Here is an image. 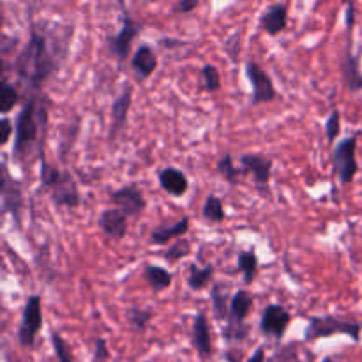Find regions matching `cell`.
<instances>
[{"label":"cell","instance_id":"cell-13","mask_svg":"<svg viewBox=\"0 0 362 362\" xmlns=\"http://www.w3.org/2000/svg\"><path fill=\"white\" fill-rule=\"evenodd\" d=\"M133 85H124L122 92L115 98L112 105V127H110V140H115L119 133H122L127 124V115H129L131 103H133Z\"/></svg>","mask_w":362,"mask_h":362},{"label":"cell","instance_id":"cell-15","mask_svg":"<svg viewBox=\"0 0 362 362\" xmlns=\"http://www.w3.org/2000/svg\"><path fill=\"white\" fill-rule=\"evenodd\" d=\"M286 25H288V6L286 4H271L260 14V27L269 35H279L285 30Z\"/></svg>","mask_w":362,"mask_h":362},{"label":"cell","instance_id":"cell-18","mask_svg":"<svg viewBox=\"0 0 362 362\" xmlns=\"http://www.w3.org/2000/svg\"><path fill=\"white\" fill-rule=\"evenodd\" d=\"M156 67H158V57L152 46L141 45L138 46L136 52L131 57V69L134 71L136 78L140 81H145L154 74Z\"/></svg>","mask_w":362,"mask_h":362},{"label":"cell","instance_id":"cell-29","mask_svg":"<svg viewBox=\"0 0 362 362\" xmlns=\"http://www.w3.org/2000/svg\"><path fill=\"white\" fill-rule=\"evenodd\" d=\"M251 327L246 324H235V322H226L223 325V338L228 343H240L250 338Z\"/></svg>","mask_w":362,"mask_h":362},{"label":"cell","instance_id":"cell-4","mask_svg":"<svg viewBox=\"0 0 362 362\" xmlns=\"http://www.w3.org/2000/svg\"><path fill=\"white\" fill-rule=\"evenodd\" d=\"M334 334H345L354 341L361 339V324L346 318L334 317V315H324V317H311L308 324L304 339L306 341H317L322 338H331Z\"/></svg>","mask_w":362,"mask_h":362},{"label":"cell","instance_id":"cell-24","mask_svg":"<svg viewBox=\"0 0 362 362\" xmlns=\"http://www.w3.org/2000/svg\"><path fill=\"white\" fill-rule=\"evenodd\" d=\"M237 267H239V272L243 274V281L246 285H251L258 272V255L255 253V250L240 251L239 257H237Z\"/></svg>","mask_w":362,"mask_h":362},{"label":"cell","instance_id":"cell-16","mask_svg":"<svg viewBox=\"0 0 362 362\" xmlns=\"http://www.w3.org/2000/svg\"><path fill=\"white\" fill-rule=\"evenodd\" d=\"M158 179L159 186H161L163 191H166L170 197L180 198L187 193V189H189V179H187V175L182 170L175 168V166H166V168L159 170Z\"/></svg>","mask_w":362,"mask_h":362},{"label":"cell","instance_id":"cell-40","mask_svg":"<svg viewBox=\"0 0 362 362\" xmlns=\"http://www.w3.org/2000/svg\"><path fill=\"white\" fill-rule=\"evenodd\" d=\"M354 14H356V9H354V4H349V6H346V16H345V20H346V32H352V28H354Z\"/></svg>","mask_w":362,"mask_h":362},{"label":"cell","instance_id":"cell-30","mask_svg":"<svg viewBox=\"0 0 362 362\" xmlns=\"http://www.w3.org/2000/svg\"><path fill=\"white\" fill-rule=\"evenodd\" d=\"M18 101H20V92H18L16 85L9 83V81L4 78V81H2V108H0V112L4 113V117H7V113H9L11 110L18 105Z\"/></svg>","mask_w":362,"mask_h":362},{"label":"cell","instance_id":"cell-39","mask_svg":"<svg viewBox=\"0 0 362 362\" xmlns=\"http://www.w3.org/2000/svg\"><path fill=\"white\" fill-rule=\"evenodd\" d=\"M186 42L180 41V39H168V37H163L161 41H159V46H163V48H180V46H184Z\"/></svg>","mask_w":362,"mask_h":362},{"label":"cell","instance_id":"cell-2","mask_svg":"<svg viewBox=\"0 0 362 362\" xmlns=\"http://www.w3.org/2000/svg\"><path fill=\"white\" fill-rule=\"evenodd\" d=\"M48 117V98L41 92H30L25 98L20 113L14 120L13 156L16 161L30 163L35 156H42Z\"/></svg>","mask_w":362,"mask_h":362},{"label":"cell","instance_id":"cell-31","mask_svg":"<svg viewBox=\"0 0 362 362\" xmlns=\"http://www.w3.org/2000/svg\"><path fill=\"white\" fill-rule=\"evenodd\" d=\"M202 80H204V88L207 92H218L221 88V74H219L218 67L212 64H205L200 71Z\"/></svg>","mask_w":362,"mask_h":362},{"label":"cell","instance_id":"cell-12","mask_svg":"<svg viewBox=\"0 0 362 362\" xmlns=\"http://www.w3.org/2000/svg\"><path fill=\"white\" fill-rule=\"evenodd\" d=\"M292 322V315L288 313L285 306L281 304H269L264 310L260 318V331L267 338H274L276 341H281Z\"/></svg>","mask_w":362,"mask_h":362},{"label":"cell","instance_id":"cell-33","mask_svg":"<svg viewBox=\"0 0 362 362\" xmlns=\"http://www.w3.org/2000/svg\"><path fill=\"white\" fill-rule=\"evenodd\" d=\"M49 341H52L53 352H55L57 361L59 362H73V352H71L69 345L66 343V339L59 334L57 331L49 332Z\"/></svg>","mask_w":362,"mask_h":362},{"label":"cell","instance_id":"cell-42","mask_svg":"<svg viewBox=\"0 0 362 362\" xmlns=\"http://www.w3.org/2000/svg\"><path fill=\"white\" fill-rule=\"evenodd\" d=\"M322 362H334V361H332V359H331V357H325V359H324V361H322Z\"/></svg>","mask_w":362,"mask_h":362},{"label":"cell","instance_id":"cell-3","mask_svg":"<svg viewBox=\"0 0 362 362\" xmlns=\"http://www.w3.org/2000/svg\"><path fill=\"white\" fill-rule=\"evenodd\" d=\"M41 182L49 191L53 204L59 209H76L81 204V194L78 184L71 172L59 170L41 158Z\"/></svg>","mask_w":362,"mask_h":362},{"label":"cell","instance_id":"cell-1","mask_svg":"<svg viewBox=\"0 0 362 362\" xmlns=\"http://www.w3.org/2000/svg\"><path fill=\"white\" fill-rule=\"evenodd\" d=\"M69 28L32 23L28 41L18 53L14 71L18 81L30 92L41 87L60 69L69 49Z\"/></svg>","mask_w":362,"mask_h":362},{"label":"cell","instance_id":"cell-36","mask_svg":"<svg viewBox=\"0 0 362 362\" xmlns=\"http://www.w3.org/2000/svg\"><path fill=\"white\" fill-rule=\"evenodd\" d=\"M237 39H239V32L230 35L228 41L225 42V49L232 55L233 60H237V55H239V42H237Z\"/></svg>","mask_w":362,"mask_h":362},{"label":"cell","instance_id":"cell-9","mask_svg":"<svg viewBox=\"0 0 362 362\" xmlns=\"http://www.w3.org/2000/svg\"><path fill=\"white\" fill-rule=\"evenodd\" d=\"M239 168L243 175H251L255 186L262 194H269V182L272 175V159L264 154H243L239 158Z\"/></svg>","mask_w":362,"mask_h":362},{"label":"cell","instance_id":"cell-27","mask_svg":"<svg viewBox=\"0 0 362 362\" xmlns=\"http://www.w3.org/2000/svg\"><path fill=\"white\" fill-rule=\"evenodd\" d=\"M152 317H154V313H152V310H148V308L131 306V308H127V311H126L127 322H129V325L136 332L147 331Z\"/></svg>","mask_w":362,"mask_h":362},{"label":"cell","instance_id":"cell-22","mask_svg":"<svg viewBox=\"0 0 362 362\" xmlns=\"http://www.w3.org/2000/svg\"><path fill=\"white\" fill-rule=\"evenodd\" d=\"M144 279L151 285V288L156 293H159L170 288V285L173 281V274L170 271H166L165 267H161V265L147 264L144 269Z\"/></svg>","mask_w":362,"mask_h":362},{"label":"cell","instance_id":"cell-6","mask_svg":"<svg viewBox=\"0 0 362 362\" xmlns=\"http://www.w3.org/2000/svg\"><path fill=\"white\" fill-rule=\"evenodd\" d=\"M357 136H349L339 141L332 152V166L338 175L339 182L343 186L350 184L354 177L359 172V163H357Z\"/></svg>","mask_w":362,"mask_h":362},{"label":"cell","instance_id":"cell-41","mask_svg":"<svg viewBox=\"0 0 362 362\" xmlns=\"http://www.w3.org/2000/svg\"><path fill=\"white\" fill-rule=\"evenodd\" d=\"M246 362H265V349H264V346H258V349L255 350L253 356H251Z\"/></svg>","mask_w":362,"mask_h":362},{"label":"cell","instance_id":"cell-8","mask_svg":"<svg viewBox=\"0 0 362 362\" xmlns=\"http://www.w3.org/2000/svg\"><path fill=\"white\" fill-rule=\"evenodd\" d=\"M244 71H246V78L253 88V99H251L253 105H264V103H271L278 98V90L272 83V78L257 60H247Z\"/></svg>","mask_w":362,"mask_h":362},{"label":"cell","instance_id":"cell-10","mask_svg":"<svg viewBox=\"0 0 362 362\" xmlns=\"http://www.w3.org/2000/svg\"><path fill=\"white\" fill-rule=\"evenodd\" d=\"M110 202L115 205V209L124 212L127 218H138L147 209V200H145L144 193L136 184H127V186L113 191L110 194Z\"/></svg>","mask_w":362,"mask_h":362},{"label":"cell","instance_id":"cell-14","mask_svg":"<svg viewBox=\"0 0 362 362\" xmlns=\"http://www.w3.org/2000/svg\"><path fill=\"white\" fill-rule=\"evenodd\" d=\"M98 226L108 239L122 240L127 235V216L119 209H105L99 214Z\"/></svg>","mask_w":362,"mask_h":362},{"label":"cell","instance_id":"cell-19","mask_svg":"<svg viewBox=\"0 0 362 362\" xmlns=\"http://www.w3.org/2000/svg\"><path fill=\"white\" fill-rule=\"evenodd\" d=\"M189 230V218L184 216L177 223H172V225H163L156 226L151 232V244H156V246H166L170 244V240H179L184 239V235Z\"/></svg>","mask_w":362,"mask_h":362},{"label":"cell","instance_id":"cell-35","mask_svg":"<svg viewBox=\"0 0 362 362\" xmlns=\"http://www.w3.org/2000/svg\"><path fill=\"white\" fill-rule=\"evenodd\" d=\"M110 359V350L106 346L105 338H95L94 341V359L92 362H106Z\"/></svg>","mask_w":362,"mask_h":362},{"label":"cell","instance_id":"cell-28","mask_svg":"<svg viewBox=\"0 0 362 362\" xmlns=\"http://www.w3.org/2000/svg\"><path fill=\"white\" fill-rule=\"evenodd\" d=\"M216 168H218V172L225 177L226 182L232 184V186H237V184H239V177L243 175V173H240V168H237V166L233 165L232 154L221 156L218 165H216Z\"/></svg>","mask_w":362,"mask_h":362},{"label":"cell","instance_id":"cell-43","mask_svg":"<svg viewBox=\"0 0 362 362\" xmlns=\"http://www.w3.org/2000/svg\"><path fill=\"white\" fill-rule=\"evenodd\" d=\"M144 362H152V361H144Z\"/></svg>","mask_w":362,"mask_h":362},{"label":"cell","instance_id":"cell-11","mask_svg":"<svg viewBox=\"0 0 362 362\" xmlns=\"http://www.w3.org/2000/svg\"><path fill=\"white\" fill-rule=\"evenodd\" d=\"M0 189H2V212H11L16 225H21V212H23V191L18 180L11 177L9 170L6 165H2V182H0Z\"/></svg>","mask_w":362,"mask_h":362},{"label":"cell","instance_id":"cell-34","mask_svg":"<svg viewBox=\"0 0 362 362\" xmlns=\"http://www.w3.org/2000/svg\"><path fill=\"white\" fill-rule=\"evenodd\" d=\"M339 131H341V115H339L338 110H332L331 115L325 120V136L327 141H336V138L339 136Z\"/></svg>","mask_w":362,"mask_h":362},{"label":"cell","instance_id":"cell-7","mask_svg":"<svg viewBox=\"0 0 362 362\" xmlns=\"http://www.w3.org/2000/svg\"><path fill=\"white\" fill-rule=\"evenodd\" d=\"M140 32H141L140 21L134 20V18L124 9L122 27H120V30L117 32L115 35H110L108 42H106L110 55L115 57L119 62L127 60V57L131 55V48H133L134 39L140 35Z\"/></svg>","mask_w":362,"mask_h":362},{"label":"cell","instance_id":"cell-26","mask_svg":"<svg viewBox=\"0 0 362 362\" xmlns=\"http://www.w3.org/2000/svg\"><path fill=\"white\" fill-rule=\"evenodd\" d=\"M202 216L207 219L209 223H223L226 219L225 205H223V200L218 197V194H209L207 200H205L204 209H202Z\"/></svg>","mask_w":362,"mask_h":362},{"label":"cell","instance_id":"cell-23","mask_svg":"<svg viewBox=\"0 0 362 362\" xmlns=\"http://www.w3.org/2000/svg\"><path fill=\"white\" fill-rule=\"evenodd\" d=\"M341 71H343V81H345L346 87H349L350 90L354 92L362 90V73L359 67V60H357L356 55L346 52V55L343 57Z\"/></svg>","mask_w":362,"mask_h":362},{"label":"cell","instance_id":"cell-20","mask_svg":"<svg viewBox=\"0 0 362 362\" xmlns=\"http://www.w3.org/2000/svg\"><path fill=\"white\" fill-rule=\"evenodd\" d=\"M232 293H230V286L223 281H216L212 285L211 300H212V311H214L216 320L226 322L230 313V303H232Z\"/></svg>","mask_w":362,"mask_h":362},{"label":"cell","instance_id":"cell-25","mask_svg":"<svg viewBox=\"0 0 362 362\" xmlns=\"http://www.w3.org/2000/svg\"><path fill=\"white\" fill-rule=\"evenodd\" d=\"M212 276H214V267L211 264L205 265V267H198L197 264H191L186 283L191 290L198 292V290H204L212 281Z\"/></svg>","mask_w":362,"mask_h":362},{"label":"cell","instance_id":"cell-32","mask_svg":"<svg viewBox=\"0 0 362 362\" xmlns=\"http://www.w3.org/2000/svg\"><path fill=\"white\" fill-rule=\"evenodd\" d=\"M191 255V243L186 239H179L175 240V243L170 244V247L166 250L165 253V258L166 262H170V264H175V262L182 260V258L189 257Z\"/></svg>","mask_w":362,"mask_h":362},{"label":"cell","instance_id":"cell-21","mask_svg":"<svg viewBox=\"0 0 362 362\" xmlns=\"http://www.w3.org/2000/svg\"><path fill=\"white\" fill-rule=\"evenodd\" d=\"M255 299L247 290H239L233 293L232 303H230V313L226 322H235V324H246V317L253 308Z\"/></svg>","mask_w":362,"mask_h":362},{"label":"cell","instance_id":"cell-37","mask_svg":"<svg viewBox=\"0 0 362 362\" xmlns=\"http://www.w3.org/2000/svg\"><path fill=\"white\" fill-rule=\"evenodd\" d=\"M197 7H198L197 0H180V2L175 6V13H179V14L193 13Z\"/></svg>","mask_w":362,"mask_h":362},{"label":"cell","instance_id":"cell-38","mask_svg":"<svg viewBox=\"0 0 362 362\" xmlns=\"http://www.w3.org/2000/svg\"><path fill=\"white\" fill-rule=\"evenodd\" d=\"M2 145H6L7 141H9V138H11V133H13L14 131V127H13V122H11V119L9 117H2Z\"/></svg>","mask_w":362,"mask_h":362},{"label":"cell","instance_id":"cell-17","mask_svg":"<svg viewBox=\"0 0 362 362\" xmlns=\"http://www.w3.org/2000/svg\"><path fill=\"white\" fill-rule=\"evenodd\" d=\"M193 346L200 359H209L212 356V336L209 318L204 311H198L193 322Z\"/></svg>","mask_w":362,"mask_h":362},{"label":"cell","instance_id":"cell-5","mask_svg":"<svg viewBox=\"0 0 362 362\" xmlns=\"http://www.w3.org/2000/svg\"><path fill=\"white\" fill-rule=\"evenodd\" d=\"M42 327V306L41 296L34 293L27 299L21 315V324L18 329V343L21 349H30L34 346L35 338Z\"/></svg>","mask_w":362,"mask_h":362}]
</instances>
